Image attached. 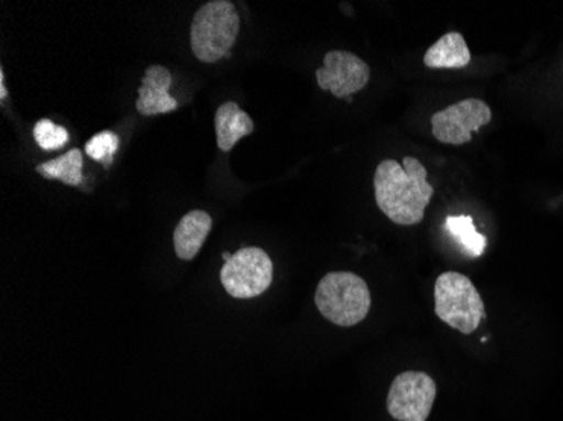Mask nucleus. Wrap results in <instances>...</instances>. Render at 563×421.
<instances>
[{"label": "nucleus", "mask_w": 563, "mask_h": 421, "mask_svg": "<svg viewBox=\"0 0 563 421\" xmlns=\"http://www.w3.org/2000/svg\"><path fill=\"white\" fill-rule=\"evenodd\" d=\"M214 130H217L218 147L223 152H230L236 142L246 135L253 134L255 123L249 113L240 109L235 101H227L221 104L214 115Z\"/></svg>", "instance_id": "obj_11"}, {"label": "nucleus", "mask_w": 563, "mask_h": 421, "mask_svg": "<svg viewBox=\"0 0 563 421\" xmlns=\"http://www.w3.org/2000/svg\"><path fill=\"white\" fill-rule=\"evenodd\" d=\"M375 199L388 220L400 226L422 223L426 208L433 198L432 184L427 169L416 157H405L404 163L383 160L376 167Z\"/></svg>", "instance_id": "obj_1"}, {"label": "nucleus", "mask_w": 563, "mask_h": 421, "mask_svg": "<svg viewBox=\"0 0 563 421\" xmlns=\"http://www.w3.org/2000/svg\"><path fill=\"white\" fill-rule=\"evenodd\" d=\"M8 98V88L4 84V69H0V100Z\"/></svg>", "instance_id": "obj_17"}, {"label": "nucleus", "mask_w": 563, "mask_h": 421, "mask_svg": "<svg viewBox=\"0 0 563 421\" xmlns=\"http://www.w3.org/2000/svg\"><path fill=\"white\" fill-rule=\"evenodd\" d=\"M435 397L438 385L427 373H400L388 391V413L398 421H427Z\"/></svg>", "instance_id": "obj_6"}, {"label": "nucleus", "mask_w": 563, "mask_h": 421, "mask_svg": "<svg viewBox=\"0 0 563 421\" xmlns=\"http://www.w3.org/2000/svg\"><path fill=\"white\" fill-rule=\"evenodd\" d=\"M493 112L486 101L467 98L451 104L432 117V134L442 144L464 145L473 141L474 132L492 122Z\"/></svg>", "instance_id": "obj_7"}, {"label": "nucleus", "mask_w": 563, "mask_h": 421, "mask_svg": "<svg viewBox=\"0 0 563 421\" xmlns=\"http://www.w3.org/2000/svg\"><path fill=\"white\" fill-rule=\"evenodd\" d=\"M34 141L43 151H59L68 144L69 135L65 126L43 119L34 125Z\"/></svg>", "instance_id": "obj_15"}, {"label": "nucleus", "mask_w": 563, "mask_h": 421, "mask_svg": "<svg viewBox=\"0 0 563 421\" xmlns=\"http://www.w3.org/2000/svg\"><path fill=\"white\" fill-rule=\"evenodd\" d=\"M221 284L235 299H253L267 292L274 280V263L262 248L239 250L221 268Z\"/></svg>", "instance_id": "obj_5"}, {"label": "nucleus", "mask_w": 563, "mask_h": 421, "mask_svg": "<svg viewBox=\"0 0 563 421\" xmlns=\"http://www.w3.org/2000/svg\"><path fill=\"white\" fill-rule=\"evenodd\" d=\"M213 220L207 211L195 209L191 213L186 214L176 231H174V250H176L177 258L191 262L196 258L202 243L208 239Z\"/></svg>", "instance_id": "obj_10"}, {"label": "nucleus", "mask_w": 563, "mask_h": 421, "mask_svg": "<svg viewBox=\"0 0 563 421\" xmlns=\"http://www.w3.org/2000/svg\"><path fill=\"white\" fill-rule=\"evenodd\" d=\"M369 66L347 51H329L324 66L316 71L319 88L336 98H350L362 91L369 81Z\"/></svg>", "instance_id": "obj_8"}, {"label": "nucleus", "mask_w": 563, "mask_h": 421, "mask_svg": "<svg viewBox=\"0 0 563 421\" xmlns=\"http://www.w3.org/2000/svg\"><path fill=\"white\" fill-rule=\"evenodd\" d=\"M36 170L46 179L62 180L68 186H80L84 182V154L78 148H73L49 163L41 164Z\"/></svg>", "instance_id": "obj_13"}, {"label": "nucleus", "mask_w": 563, "mask_h": 421, "mask_svg": "<svg viewBox=\"0 0 563 421\" xmlns=\"http://www.w3.org/2000/svg\"><path fill=\"white\" fill-rule=\"evenodd\" d=\"M173 75L164 66H148L139 88L137 110L145 117L159 115L176 110L177 101L169 95Z\"/></svg>", "instance_id": "obj_9"}, {"label": "nucleus", "mask_w": 563, "mask_h": 421, "mask_svg": "<svg viewBox=\"0 0 563 421\" xmlns=\"http://www.w3.org/2000/svg\"><path fill=\"white\" fill-rule=\"evenodd\" d=\"M427 68L461 69L471 63V51L461 33H448L423 56Z\"/></svg>", "instance_id": "obj_12"}, {"label": "nucleus", "mask_w": 563, "mask_h": 421, "mask_svg": "<svg viewBox=\"0 0 563 421\" xmlns=\"http://www.w3.org/2000/svg\"><path fill=\"white\" fill-rule=\"evenodd\" d=\"M221 256H223L224 263H227V262H230V259H232L233 255H232V253L224 252L223 255H221Z\"/></svg>", "instance_id": "obj_18"}, {"label": "nucleus", "mask_w": 563, "mask_h": 421, "mask_svg": "<svg viewBox=\"0 0 563 421\" xmlns=\"http://www.w3.org/2000/svg\"><path fill=\"white\" fill-rule=\"evenodd\" d=\"M445 230L452 234V239L461 245V248L473 258H479L486 250V236L476 230L473 218L466 217V214L445 218Z\"/></svg>", "instance_id": "obj_14"}, {"label": "nucleus", "mask_w": 563, "mask_h": 421, "mask_svg": "<svg viewBox=\"0 0 563 421\" xmlns=\"http://www.w3.org/2000/svg\"><path fill=\"white\" fill-rule=\"evenodd\" d=\"M240 33V15L230 0H211L192 18L191 47L196 58L207 65L232 56Z\"/></svg>", "instance_id": "obj_2"}, {"label": "nucleus", "mask_w": 563, "mask_h": 421, "mask_svg": "<svg viewBox=\"0 0 563 421\" xmlns=\"http://www.w3.org/2000/svg\"><path fill=\"white\" fill-rule=\"evenodd\" d=\"M119 135L113 134L110 130H106V132H100V134L95 135V137L87 142L85 152L90 155V159L110 166L113 163V155L119 151Z\"/></svg>", "instance_id": "obj_16"}, {"label": "nucleus", "mask_w": 563, "mask_h": 421, "mask_svg": "<svg viewBox=\"0 0 563 421\" xmlns=\"http://www.w3.org/2000/svg\"><path fill=\"white\" fill-rule=\"evenodd\" d=\"M433 297L438 318L461 334H473L483 322V297L466 275L457 272L439 275Z\"/></svg>", "instance_id": "obj_4"}, {"label": "nucleus", "mask_w": 563, "mask_h": 421, "mask_svg": "<svg viewBox=\"0 0 563 421\" xmlns=\"http://www.w3.org/2000/svg\"><path fill=\"white\" fill-rule=\"evenodd\" d=\"M316 307L332 324L353 328L368 315L372 293L362 277L351 272H332L319 281Z\"/></svg>", "instance_id": "obj_3"}]
</instances>
